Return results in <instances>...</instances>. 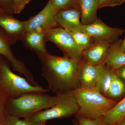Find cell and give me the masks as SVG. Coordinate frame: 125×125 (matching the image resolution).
Segmentation results:
<instances>
[{
    "mask_svg": "<svg viewBox=\"0 0 125 125\" xmlns=\"http://www.w3.org/2000/svg\"><path fill=\"white\" fill-rule=\"evenodd\" d=\"M36 54L49 91L57 94L71 92L80 88L78 69L80 60L53 55L50 52Z\"/></svg>",
    "mask_w": 125,
    "mask_h": 125,
    "instance_id": "1",
    "label": "cell"
},
{
    "mask_svg": "<svg viewBox=\"0 0 125 125\" xmlns=\"http://www.w3.org/2000/svg\"><path fill=\"white\" fill-rule=\"evenodd\" d=\"M60 97V94L52 96L40 92H29L16 97H9L7 113L19 118L29 119L42 109L53 107L58 102Z\"/></svg>",
    "mask_w": 125,
    "mask_h": 125,
    "instance_id": "2",
    "label": "cell"
},
{
    "mask_svg": "<svg viewBox=\"0 0 125 125\" xmlns=\"http://www.w3.org/2000/svg\"><path fill=\"white\" fill-rule=\"evenodd\" d=\"M77 99L79 109L75 116L95 120L104 117L116 104L96 88H80L71 92Z\"/></svg>",
    "mask_w": 125,
    "mask_h": 125,
    "instance_id": "3",
    "label": "cell"
},
{
    "mask_svg": "<svg viewBox=\"0 0 125 125\" xmlns=\"http://www.w3.org/2000/svg\"><path fill=\"white\" fill-rule=\"evenodd\" d=\"M10 63L0 55V90L8 97L15 98L25 93L49 92L48 89L40 85L35 86L30 83L25 78L15 74L10 69Z\"/></svg>",
    "mask_w": 125,
    "mask_h": 125,
    "instance_id": "4",
    "label": "cell"
},
{
    "mask_svg": "<svg viewBox=\"0 0 125 125\" xmlns=\"http://www.w3.org/2000/svg\"><path fill=\"white\" fill-rule=\"evenodd\" d=\"M58 102L53 107L40 111L30 117L31 125L55 118H63L75 115L79 109L77 99L71 92L61 94Z\"/></svg>",
    "mask_w": 125,
    "mask_h": 125,
    "instance_id": "5",
    "label": "cell"
},
{
    "mask_svg": "<svg viewBox=\"0 0 125 125\" xmlns=\"http://www.w3.org/2000/svg\"><path fill=\"white\" fill-rule=\"evenodd\" d=\"M46 40L53 42L61 50L64 56L80 61L83 50L78 46L69 33L60 27L49 30L44 32Z\"/></svg>",
    "mask_w": 125,
    "mask_h": 125,
    "instance_id": "6",
    "label": "cell"
},
{
    "mask_svg": "<svg viewBox=\"0 0 125 125\" xmlns=\"http://www.w3.org/2000/svg\"><path fill=\"white\" fill-rule=\"evenodd\" d=\"M125 30L109 27L101 19L87 25H83L82 31L92 38L94 42H104L112 43L119 39Z\"/></svg>",
    "mask_w": 125,
    "mask_h": 125,
    "instance_id": "7",
    "label": "cell"
},
{
    "mask_svg": "<svg viewBox=\"0 0 125 125\" xmlns=\"http://www.w3.org/2000/svg\"><path fill=\"white\" fill-rule=\"evenodd\" d=\"M57 11L49 0L40 12L25 21V32L31 31L45 32L49 30L59 27L55 19Z\"/></svg>",
    "mask_w": 125,
    "mask_h": 125,
    "instance_id": "8",
    "label": "cell"
},
{
    "mask_svg": "<svg viewBox=\"0 0 125 125\" xmlns=\"http://www.w3.org/2000/svg\"><path fill=\"white\" fill-rule=\"evenodd\" d=\"M12 45L10 39L4 31L0 27V55L9 61L14 71L24 75L28 81H32L34 78L32 73L22 61L15 57L11 49Z\"/></svg>",
    "mask_w": 125,
    "mask_h": 125,
    "instance_id": "9",
    "label": "cell"
},
{
    "mask_svg": "<svg viewBox=\"0 0 125 125\" xmlns=\"http://www.w3.org/2000/svg\"><path fill=\"white\" fill-rule=\"evenodd\" d=\"M55 19L59 27L67 31H82L83 25L81 21L80 7L57 10L55 15Z\"/></svg>",
    "mask_w": 125,
    "mask_h": 125,
    "instance_id": "10",
    "label": "cell"
},
{
    "mask_svg": "<svg viewBox=\"0 0 125 125\" xmlns=\"http://www.w3.org/2000/svg\"><path fill=\"white\" fill-rule=\"evenodd\" d=\"M0 27L5 32L15 45L18 40H21L26 31L25 21H21L13 15L3 14L0 15Z\"/></svg>",
    "mask_w": 125,
    "mask_h": 125,
    "instance_id": "11",
    "label": "cell"
},
{
    "mask_svg": "<svg viewBox=\"0 0 125 125\" xmlns=\"http://www.w3.org/2000/svg\"><path fill=\"white\" fill-rule=\"evenodd\" d=\"M112 43L104 42H94L82 54V59L94 65L104 64L109 54Z\"/></svg>",
    "mask_w": 125,
    "mask_h": 125,
    "instance_id": "12",
    "label": "cell"
},
{
    "mask_svg": "<svg viewBox=\"0 0 125 125\" xmlns=\"http://www.w3.org/2000/svg\"><path fill=\"white\" fill-rule=\"evenodd\" d=\"M97 66L88 63L81 58L78 69L80 87L83 89L96 88Z\"/></svg>",
    "mask_w": 125,
    "mask_h": 125,
    "instance_id": "13",
    "label": "cell"
},
{
    "mask_svg": "<svg viewBox=\"0 0 125 125\" xmlns=\"http://www.w3.org/2000/svg\"><path fill=\"white\" fill-rule=\"evenodd\" d=\"M25 46L35 52L36 54H45L49 53L46 47V38L44 32L39 31L26 32L22 37Z\"/></svg>",
    "mask_w": 125,
    "mask_h": 125,
    "instance_id": "14",
    "label": "cell"
},
{
    "mask_svg": "<svg viewBox=\"0 0 125 125\" xmlns=\"http://www.w3.org/2000/svg\"><path fill=\"white\" fill-rule=\"evenodd\" d=\"M79 2L83 25H88L95 22L98 19V0H79Z\"/></svg>",
    "mask_w": 125,
    "mask_h": 125,
    "instance_id": "15",
    "label": "cell"
},
{
    "mask_svg": "<svg viewBox=\"0 0 125 125\" xmlns=\"http://www.w3.org/2000/svg\"><path fill=\"white\" fill-rule=\"evenodd\" d=\"M122 42V39H119L111 45L104 64L112 70H117L125 65V53L120 50Z\"/></svg>",
    "mask_w": 125,
    "mask_h": 125,
    "instance_id": "16",
    "label": "cell"
},
{
    "mask_svg": "<svg viewBox=\"0 0 125 125\" xmlns=\"http://www.w3.org/2000/svg\"><path fill=\"white\" fill-rule=\"evenodd\" d=\"M96 88L106 97L111 81L113 70L105 64L97 66Z\"/></svg>",
    "mask_w": 125,
    "mask_h": 125,
    "instance_id": "17",
    "label": "cell"
},
{
    "mask_svg": "<svg viewBox=\"0 0 125 125\" xmlns=\"http://www.w3.org/2000/svg\"><path fill=\"white\" fill-rule=\"evenodd\" d=\"M125 96V84L115 70H113L111 81L106 97L116 102V100H121Z\"/></svg>",
    "mask_w": 125,
    "mask_h": 125,
    "instance_id": "18",
    "label": "cell"
},
{
    "mask_svg": "<svg viewBox=\"0 0 125 125\" xmlns=\"http://www.w3.org/2000/svg\"><path fill=\"white\" fill-rule=\"evenodd\" d=\"M125 117V96L108 112L103 118L107 125H113Z\"/></svg>",
    "mask_w": 125,
    "mask_h": 125,
    "instance_id": "19",
    "label": "cell"
},
{
    "mask_svg": "<svg viewBox=\"0 0 125 125\" xmlns=\"http://www.w3.org/2000/svg\"><path fill=\"white\" fill-rule=\"evenodd\" d=\"M68 32L76 44L83 51L88 48L94 42L90 36L83 31Z\"/></svg>",
    "mask_w": 125,
    "mask_h": 125,
    "instance_id": "20",
    "label": "cell"
},
{
    "mask_svg": "<svg viewBox=\"0 0 125 125\" xmlns=\"http://www.w3.org/2000/svg\"><path fill=\"white\" fill-rule=\"evenodd\" d=\"M57 10L80 7L79 0H51Z\"/></svg>",
    "mask_w": 125,
    "mask_h": 125,
    "instance_id": "21",
    "label": "cell"
},
{
    "mask_svg": "<svg viewBox=\"0 0 125 125\" xmlns=\"http://www.w3.org/2000/svg\"><path fill=\"white\" fill-rule=\"evenodd\" d=\"M3 125H31L29 119L21 120L20 118L7 114Z\"/></svg>",
    "mask_w": 125,
    "mask_h": 125,
    "instance_id": "22",
    "label": "cell"
},
{
    "mask_svg": "<svg viewBox=\"0 0 125 125\" xmlns=\"http://www.w3.org/2000/svg\"><path fill=\"white\" fill-rule=\"evenodd\" d=\"M8 98L5 94L0 90V124L1 125H3L7 114L6 106Z\"/></svg>",
    "mask_w": 125,
    "mask_h": 125,
    "instance_id": "23",
    "label": "cell"
},
{
    "mask_svg": "<svg viewBox=\"0 0 125 125\" xmlns=\"http://www.w3.org/2000/svg\"><path fill=\"white\" fill-rule=\"evenodd\" d=\"M79 125H107L103 117L93 120L82 117L76 116Z\"/></svg>",
    "mask_w": 125,
    "mask_h": 125,
    "instance_id": "24",
    "label": "cell"
},
{
    "mask_svg": "<svg viewBox=\"0 0 125 125\" xmlns=\"http://www.w3.org/2000/svg\"><path fill=\"white\" fill-rule=\"evenodd\" d=\"M14 0H0V9L4 14L13 15Z\"/></svg>",
    "mask_w": 125,
    "mask_h": 125,
    "instance_id": "25",
    "label": "cell"
},
{
    "mask_svg": "<svg viewBox=\"0 0 125 125\" xmlns=\"http://www.w3.org/2000/svg\"><path fill=\"white\" fill-rule=\"evenodd\" d=\"M125 2V0H98V9L121 5Z\"/></svg>",
    "mask_w": 125,
    "mask_h": 125,
    "instance_id": "26",
    "label": "cell"
},
{
    "mask_svg": "<svg viewBox=\"0 0 125 125\" xmlns=\"http://www.w3.org/2000/svg\"><path fill=\"white\" fill-rule=\"evenodd\" d=\"M31 0H14V14L20 13L24 9L25 6Z\"/></svg>",
    "mask_w": 125,
    "mask_h": 125,
    "instance_id": "27",
    "label": "cell"
},
{
    "mask_svg": "<svg viewBox=\"0 0 125 125\" xmlns=\"http://www.w3.org/2000/svg\"><path fill=\"white\" fill-rule=\"evenodd\" d=\"M115 70L118 76L125 84V65Z\"/></svg>",
    "mask_w": 125,
    "mask_h": 125,
    "instance_id": "28",
    "label": "cell"
},
{
    "mask_svg": "<svg viewBox=\"0 0 125 125\" xmlns=\"http://www.w3.org/2000/svg\"><path fill=\"white\" fill-rule=\"evenodd\" d=\"M120 50L122 52L125 53V36L124 40H123V42L121 47Z\"/></svg>",
    "mask_w": 125,
    "mask_h": 125,
    "instance_id": "29",
    "label": "cell"
},
{
    "mask_svg": "<svg viewBox=\"0 0 125 125\" xmlns=\"http://www.w3.org/2000/svg\"><path fill=\"white\" fill-rule=\"evenodd\" d=\"M113 125H125V117L117 122Z\"/></svg>",
    "mask_w": 125,
    "mask_h": 125,
    "instance_id": "30",
    "label": "cell"
},
{
    "mask_svg": "<svg viewBox=\"0 0 125 125\" xmlns=\"http://www.w3.org/2000/svg\"><path fill=\"white\" fill-rule=\"evenodd\" d=\"M73 122L74 125H79L77 119L76 118L75 119H74L73 120Z\"/></svg>",
    "mask_w": 125,
    "mask_h": 125,
    "instance_id": "31",
    "label": "cell"
},
{
    "mask_svg": "<svg viewBox=\"0 0 125 125\" xmlns=\"http://www.w3.org/2000/svg\"><path fill=\"white\" fill-rule=\"evenodd\" d=\"M46 122H41V123H38L36 125H45Z\"/></svg>",
    "mask_w": 125,
    "mask_h": 125,
    "instance_id": "32",
    "label": "cell"
},
{
    "mask_svg": "<svg viewBox=\"0 0 125 125\" xmlns=\"http://www.w3.org/2000/svg\"><path fill=\"white\" fill-rule=\"evenodd\" d=\"M3 14H3V12H2L1 10L0 9V15H1Z\"/></svg>",
    "mask_w": 125,
    "mask_h": 125,
    "instance_id": "33",
    "label": "cell"
},
{
    "mask_svg": "<svg viewBox=\"0 0 125 125\" xmlns=\"http://www.w3.org/2000/svg\"><path fill=\"white\" fill-rule=\"evenodd\" d=\"M0 125H1V124H0Z\"/></svg>",
    "mask_w": 125,
    "mask_h": 125,
    "instance_id": "34",
    "label": "cell"
}]
</instances>
